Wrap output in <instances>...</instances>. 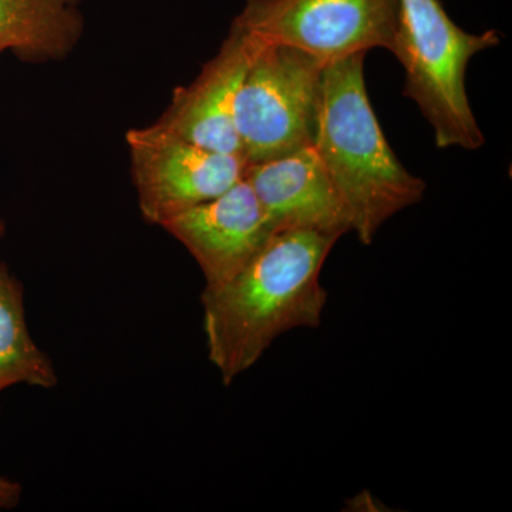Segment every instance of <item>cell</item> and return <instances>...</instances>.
<instances>
[{
    "label": "cell",
    "mask_w": 512,
    "mask_h": 512,
    "mask_svg": "<svg viewBox=\"0 0 512 512\" xmlns=\"http://www.w3.org/2000/svg\"><path fill=\"white\" fill-rule=\"evenodd\" d=\"M244 178L255 192L272 234L309 229L342 238L352 232L345 205L315 147L248 164Z\"/></svg>",
    "instance_id": "cell-9"
},
{
    "label": "cell",
    "mask_w": 512,
    "mask_h": 512,
    "mask_svg": "<svg viewBox=\"0 0 512 512\" xmlns=\"http://www.w3.org/2000/svg\"><path fill=\"white\" fill-rule=\"evenodd\" d=\"M161 228L190 252L204 275L205 288L237 275L272 235L245 178L220 197L175 215Z\"/></svg>",
    "instance_id": "cell-8"
},
{
    "label": "cell",
    "mask_w": 512,
    "mask_h": 512,
    "mask_svg": "<svg viewBox=\"0 0 512 512\" xmlns=\"http://www.w3.org/2000/svg\"><path fill=\"white\" fill-rule=\"evenodd\" d=\"M366 53L326 63L315 147L348 212L352 232L372 245L390 218L426 194L387 143L367 96Z\"/></svg>",
    "instance_id": "cell-2"
},
{
    "label": "cell",
    "mask_w": 512,
    "mask_h": 512,
    "mask_svg": "<svg viewBox=\"0 0 512 512\" xmlns=\"http://www.w3.org/2000/svg\"><path fill=\"white\" fill-rule=\"evenodd\" d=\"M22 495V484L0 476V512L18 508Z\"/></svg>",
    "instance_id": "cell-12"
},
{
    "label": "cell",
    "mask_w": 512,
    "mask_h": 512,
    "mask_svg": "<svg viewBox=\"0 0 512 512\" xmlns=\"http://www.w3.org/2000/svg\"><path fill=\"white\" fill-rule=\"evenodd\" d=\"M84 0H0V53L23 63L69 59L86 30Z\"/></svg>",
    "instance_id": "cell-10"
},
{
    "label": "cell",
    "mask_w": 512,
    "mask_h": 512,
    "mask_svg": "<svg viewBox=\"0 0 512 512\" xmlns=\"http://www.w3.org/2000/svg\"><path fill=\"white\" fill-rule=\"evenodd\" d=\"M325 66L296 47L262 43L235 101V128L247 165L313 146Z\"/></svg>",
    "instance_id": "cell-4"
},
{
    "label": "cell",
    "mask_w": 512,
    "mask_h": 512,
    "mask_svg": "<svg viewBox=\"0 0 512 512\" xmlns=\"http://www.w3.org/2000/svg\"><path fill=\"white\" fill-rule=\"evenodd\" d=\"M16 384L53 389L59 377L50 357L30 335L25 286L0 261V394Z\"/></svg>",
    "instance_id": "cell-11"
},
{
    "label": "cell",
    "mask_w": 512,
    "mask_h": 512,
    "mask_svg": "<svg viewBox=\"0 0 512 512\" xmlns=\"http://www.w3.org/2000/svg\"><path fill=\"white\" fill-rule=\"evenodd\" d=\"M336 235L309 229L272 234L237 275L201 293L208 359L224 386L293 329L318 328L328 303L320 284Z\"/></svg>",
    "instance_id": "cell-1"
},
{
    "label": "cell",
    "mask_w": 512,
    "mask_h": 512,
    "mask_svg": "<svg viewBox=\"0 0 512 512\" xmlns=\"http://www.w3.org/2000/svg\"><path fill=\"white\" fill-rule=\"evenodd\" d=\"M261 46V40L231 25L217 55L204 64L197 79L174 90L157 126L208 150L241 156L235 101Z\"/></svg>",
    "instance_id": "cell-7"
},
{
    "label": "cell",
    "mask_w": 512,
    "mask_h": 512,
    "mask_svg": "<svg viewBox=\"0 0 512 512\" xmlns=\"http://www.w3.org/2000/svg\"><path fill=\"white\" fill-rule=\"evenodd\" d=\"M6 232V222L3 220L2 217H0V241H2V238L5 237Z\"/></svg>",
    "instance_id": "cell-13"
},
{
    "label": "cell",
    "mask_w": 512,
    "mask_h": 512,
    "mask_svg": "<svg viewBox=\"0 0 512 512\" xmlns=\"http://www.w3.org/2000/svg\"><path fill=\"white\" fill-rule=\"evenodd\" d=\"M497 30L470 33L453 22L441 0H399L392 55L404 70L403 96L433 127L436 146L476 151L485 137L466 89L468 63L497 47Z\"/></svg>",
    "instance_id": "cell-3"
},
{
    "label": "cell",
    "mask_w": 512,
    "mask_h": 512,
    "mask_svg": "<svg viewBox=\"0 0 512 512\" xmlns=\"http://www.w3.org/2000/svg\"><path fill=\"white\" fill-rule=\"evenodd\" d=\"M130 173L141 217L161 225L175 215L220 197L244 178V158L208 150L156 123L126 134Z\"/></svg>",
    "instance_id": "cell-6"
},
{
    "label": "cell",
    "mask_w": 512,
    "mask_h": 512,
    "mask_svg": "<svg viewBox=\"0 0 512 512\" xmlns=\"http://www.w3.org/2000/svg\"><path fill=\"white\" fill-rule=\"evenodd\" d=\"M397 20L399 0H247L232 25L329 63L373 49L392 53Z\"/></svg>",
    "instance_id": "cell-5"
}]
</instances>
